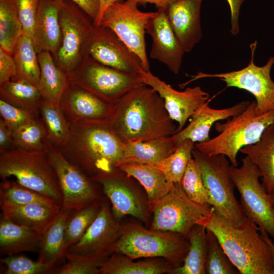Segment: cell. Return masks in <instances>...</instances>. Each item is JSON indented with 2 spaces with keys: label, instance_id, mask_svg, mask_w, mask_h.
<instances>
[{
  "label": "cell",
  "instance_id": "5b68a950",
  "mask_svg": "<svg viewBox=\"0 0 274 274\" xmlns=\"http://www.w3.org/2000/svg\"><path fill=\"white\" fill-rule=\"evenodd\" d=\"M189 247L188 239L183 235L148 230L140 225L128 223L122 225L120 237L108 250L132 259L163 258L175 268L182 264Z\"/></svg>",
  "mask_w": 274,
  "mask_h": 274
},
{
  "label": "cell",
  "instance_id": "5bb4252c",
  "mask_svg": "<svg viewBox=\"0 0 274 274\" xmlns=\"http://www.w3.org/2000/svg\"><path fill=\"white\" fill-rule=\"evenodd\" d=\"M256 46L252 48V59L245 67L236 71L220 74H206L198 72L192 79L180 85L184 88L189 83L206 78H217L224 81L227 87L245 90L255 98L256 112L261 115L274 110V82L270 78V71L274 64V57L269 58L263 66L254 63L253 55Z\"/></svg>",
  "mask_w": 274,
  "mask_h": 274
},
{
  "label": "cell",
  "instance_id": "f1b7e54d",
  "mask_svg": "<svg viewBox=\"0 0 274 274\" xmlns=\"http://www.w3.org/2000/svg\"><path fill=\"white\" fill-rule=\"evenodd\" d=\"M239 151L257 166L262 183L270 193L274 189V124L264 130L258 142L242 148Z\"/></svg>",
  "mask_w": 274,
  "mask_h": 274
},
{
  "label": "cell",
  "instance_id": "f5cc1de1",
  "mask_svg": "<svg viewBox=\"0 0 274 274\" xmlns=\"http://www.w3.org/2000/svg\"><path fill=\"white\" fill-rule=\"evenodd\" d=\"M139 4H152L157 8H165L174 0H134Z\"/></svg>",
  "mask_w": 274,
  "mask_h": 274
},
{
  "label": "cell",
  "instance_id": "ee69618b",
  "mask_svg": "<svg viewBox=\"0 0 274 274\" xmlns=\"http://www.w3.org/2000/svg\"><path fill=\"white\" fill-rule=\"evenodd\" d=\"M5 274H45L57 272V265L36 261L23 256L8 255L1 259Z\"/></svg>",
  "mask_w": 274,
  "mask_h": 274
},
{
  "label": "cell",
  "instance_id": "db71d44e",
  "mask_svg": "<svg viewBox=\"0 0 274 274\" xmlns=\"http://www.w3.org/2000/svg\"><path fill=\"white\" fill-rule=\"evenodd\" d=\"M259 231L260 232V234L262 237L265 241V242L268 245L270 248V252L271 254L272 263L274 266V243L270 239L269 237V235L267 233V232L265 231H264L263 229H259Z\"/></svg>",
  "mask_w": 274,
  "mask_h": 274
},
{
  "label": "cell",
  "instance_id": "74e56055",
  "mask_svg": "<svg viewBox=\"0 0 274 274\" xmlns=\"http://www.w3.org/2000/svg\"><path fill=\"white\" fill-rule=\"evenodd\" d=\"M102 200L72 211L65 227V253L67 249L77 244L97 216Z\"/></svg>",
  "mask_w": 274,
  "mask_h": 274
},
{
  "label": "cell",
  "instance_id": "e0dca14e",
  "mask_svg": "<svg viewBox=\"0 0 274 274\" xmlns=\"http://www.w3.org/2000/svg\"><path fill=\"white\" fill-rule=\"evenodd\" d=\"M87 54L100 63L125 72L139 74L140 58L111 29L93 23Z\"/></svg>",
  "mask_w": 274,
  "mask_h": 274
},
{
  "label": "cell",
  "instance_id": "816d5d0a",
  "mask_svg": "<svg viewBox=\"0 0 274 274\" xmlns=\"http://www.w3.org/2000/svg\"><path fill=\"white\" fill-rule=\"evenodd\" d=\"M119 0H99V10L97 18L94 22L96 25H99L102 16L106 9L112 4Z\"/></svg>",
  "mask_w": 274,
  "mask_h": 274
},
{
  "label": "cell",
  "instance_id": "d590c367",
  "mask_svg": "<svg viewBox=\"0 0 274 274\" xmlns=\"http://www.w3.org/2000/svg\"><path fill=\"white\" fill-rule=\"evenodd\" d=\"M22 35L15 0H0V47L12 55Z\"/></svg>",
  "mask_w": 274,
  "mask_h": 274
},
{
  "label": "cell",
  "instance_id": "2e32d148",
  "mask_svg": "<svg viewBox=\"0 0 274 274\" xmlns=\"http://www.w3.org/2000/svg\"><path fill=\"white\" fill-rule=\"evenodd\" d=\"M139 74L142 82L154 89L162 98L170 117L178 122L176 133L183 129L188 119L208 101L209 94L199 86L179 91L150 71L142 70Z\"/></svg>",
  "mask_w": 274,
  "mask_h": 274
},
{
  "label": "cell",
  "instance_id": "f907efd6",
  "mask_svg": "<svg viewBox=\"0 0 274 274\" xmlns=\"http://www.w3.org/2000/svg\"><path fill=\"white\" fill-rule=\"evenodd\" d=\"M228 2L231 14L230 32L233 36L239 31V16L241 6L245 0H226Z\"/></svg>",
  "mask_w": 274,
  "mask_h": 274
},
{
  "label": "cell",
  "instance_id": "7a4b0ae2",
  "mask_svg": "<svg viewBox=\"0 0 274 274\" xmlns=\"http://www.w3.org/2000/svg\"><path fill=\"white\" fill-rule=\"evenodd\" d=\"M124 146L106 119L70 124L69 138L58 149L91 178L119 169L123 162Z\"/></svg>",
  "mask_w": 274,
  "mask_h": 274
},
{
  "label": "cell",
  "instance_id": "4dcf8cb0",
  "mask_svg": "<svg viewBox=\"0 0 274 274\" xmlns=\"http://www.w3.org/2000/svg\"><path fill=\"white\" fill-rule=\"evenodd\" d=\"M72 211L61 209L54 221L42 234L37 260L44 263L58 265L64 257L65 227Z\"/></svg>",
  "mask_w": 274,
  "mask_h": 274
},
{
  "label": "cell",
  "instance_id": "52a82bcc",
  "mask_svg": "<svg viewBox=\"0 0 274 274\" xmlns=\"http://www.w3.org/2000/svg\"><path fill=\"white\" fill-rule=\"evenodd\" d=\"M192 156L199 166L214 211L232 224L241 225L246 215L234 193L229 160L224 155H209L195 148Z\"/></svg>",
  "mask_w": 274,
  "mask_h": 274
},
{
  "label": "cell",
  "instance_id": "ab89813d",
  "mask_svg": "<svg viewBox=\"0 0 274 274\" xmlns=\"http://www.w3.org/2000/svg\"><path fill=\"white\" fill-rule=\"evenodd\" d=\"M39 203L49 206L59 204L57 201L24 187L16 180H3L0 185V204L16 205Z\"/></svg>",
  "mask_w": 274,
  "mask_h": 274
},
{
  "label": "cell",
  "instance_id": "7c38bea8",
  "mask_svg": "<svg viewBox=\"0 0 274 274\" xmlns=\"http://www.w3.org/2000/svg\"><path fill=\"white\" fill-rule=\"evenodd\" d=\"M134 0H119L105 10L99 25L113 31L140 58L145 71H150L146 49V27L155 12H143Z\"/></svg>",
  "mask_w": 274,
  "mask_h": 274
},
{
  "label": "cell",
  "instance_id": "6da1fadb",
  "mask_svg": "<svg viewBox=\"0 0 274 274\" xmlns=\"http://www.w3.org/2000/svg\"><path fill=\"white\" fill-rule=\"evenodd\" d=\"M108 120L124 144L170 136L177 128L162 98L145 84L130 90L114 104Z\"/></svg>",
  "mask_w": 274,
  "mask_h": 274
},
{
  "label": "cell",
  "instance_id": "44dd1931",
  "mask_svg": "<svg viewBox=\"0 0 274 274\" xmlns=\"http://www.w3.org/2000/svg\"><path fill=\"white\" fill-rule=\"evenodd\" d=\"M122 225L114 217L110 204L102 200L100 211L81 239L65 252L86 253L108 250L118 239Z\"/></svg>",
  "mask_w": 274,
  "mask_h": 274
},
{
  "label": "cell",
  "instance_id": "4316f807",
  "mask_svg": "<svg viewBox=\"0 0 274 274\" xmlns=\"http://www.w3.org/2000/svg\"><path fill=\"white\" fill-rule=\"evenodd\" d=\"M178 145L172 135L124 144L122 164L138 163L156 166L172 154Z\"/></svg>",
  "mask_w": 274,
  "mask_h": 274
},
{
  "label": "cell",
  "instance_id": "d6a6232c",
  "mask_svg": "<svg viewBox=\"0 0 274 274\" xmlns=\"http://www.w3.org/2000/svg\"><path fill=\"white\" fill-rule=\"evenodd\" d=\"M0 97L13 106L37 112L42 100L38 87L25 79L11 80L0 85Z\"/></svg>",
  "mask_w": 274,
  "mask_h": 274
},
{
  "label": "cell",
  "instance_id": "9f6ffc18",
  "mask_svg": "<svg viewBox=\"0 0 274 274\" xmlns=\"http://www.w3.org/2000/svg\"><path fill=\"white\" fill-rule=\"evenodd\" d=\"M56 1H57L60 3H62L63 1V0H56Z\"/></svg>",
  "mask_w": 274,
  "mask_h": 274
},
{
  "label": "cell",
  "instance_id": "ba28073f",
  "mask_svg": "<svg viewBox=\"0 0 274 274\" xmlns=\"http://www.w3.org/2000/svg\"><path fill=\"white\" fill-rule=\"evenodd\" d=\"M67 77L68 83L79 86L113 105L130 90L144 84L139 74L129 73L108 66L88 54Z\"/></svg>",
  "mask_w": 274,
  "mask_h": 274
},
{
  "label": "cell",
  "instance_id": "7402d4cb",
  "mask_svg": "<svg viewBox=\"0 0 274 274\" xmlns=\"http://www.w3.org/2000/svg\"><path fill=\"white\" fill-rule=\"evenodd\" d=\"M63 2L40 0L32 39L37 53L46 51L53 56L56 54L61 41L59 14Z\"/></svg>",
  "mask_w": 274,
  "mask_h": 274
},
{
  "label": "cell",
  "instance_id": "e575fe53",
  "mask_svg": "<svg viewBox=\"0 0 274 274\" xmlns=\"http://www.w3.org/2000/svg\"><path fill=\"white\" fill-rule=\"evenodd\" d=\"M39 112L46 129L47 140L56 148H60L69 138L70 123L59 106L42 99Z\"/></svg>",
  "mask_w": 274,
  "mask_h": 274
},
{
  "label": "cell",
  "instance_id": "f6af8a7d",
  "mask_svg": "<svg viewBox=\"0 0 274 274\" xmlns=\"http://www.w3.org/2000/svg\"><path fill=\"white\" fill-rule=\"evenodd\" d=\"M0 114L12 131L40 117V112L17 107L2 99Z\"/></svg>",
  "mask_w": 274,
  "mask_h": 274
},
{
  "label": "cell",
  "instance_id": "ac0fdd59",
  "mask_svg": "<svg viewBox=\"0 0 274 274\" xmlns=\"http://www.w3.org/2000/svg\"><path fill=\"white\" fill-rule=\"evenodd\" d=\"M146 32L152 39L150 57L165 64L173 73L178 74L185 51L169 23L164 8H157L147 22Z\"/></svg>",
  "mask_w": 274,
  "mask_h": 274
},
{
  "label": "cell",
  "instance_id": "d4e9b609",
  "mask_svg": "<svg viewBox=\"0 0 274 274\" xmlns=\"http://www.w3.org/2000/svg\"><path fill=\"white\" fill-rule=\"evenodd\" d=\"M42 234L13 223L2 214L0 220V252L12 255L40 251Z\"/></svg>",
  "mask_w": 274,
  "mask_h": 274
},
{
  "label": "cell",
  "instance_id": "7bdbcfd3",
  "mask_svg": "<svg viewBox=\"0 0 274 274\" xmlns=\"http://www.w3.org/2000/svg\"><path fill=\"white\" fill-rule=\"evenodd\" d=\"M180 184L191 200L202 206L211 207L209 193L203 183L199 166L193 158L189 162Z\"/></svg>",
  "mask_w": 274,
  "mask_h": 274
},
{
  "label": "cell",
  "instance_id": "277c9868",
  "mask_svg": "<svg viewBox=\"0 0 274 274\" xmlns=\"http://www.w3.org/2000/svg\"><path fill=\"white\" fill-rule=\"evenodd\" d=\"M272 124L274 110L257 115L256 102L253 100L241 114L227 122H216L215 128L219 134L207 142L195 143L194 148L209 155H224L232 165L237 166L238 152L258 142L264 130Z\"/></svg>",
  "mask_w": 274,
  "mask_h": 274
},
{
  "label": "cell",
  "instance_id": "f35d334b",
  "mask_svg": "<svg viewBox=\"0 0 274 274\" xmlns=\"http://www.w3.org/2000/svg\"><path fill=\"white\" fill-rule=\"evenodd\" d=\"M195 143L189 139L180 142L175 151L157 166L172 183H180L190 159Z\"/></svg>",
  "mask_w": 274,
  "mask_h": 274
},
{
  "label": "cell",
  "instance_id": "b9f144b4",
  "mask_svg": "<svg viewBox=\"0 0 274 274\" xmlns=\"http://www.w3.org/2000/svg\"><path fill=\"white\" fill-rule=\"evenodd\" d=\"M207 256L206 273L207 274H236L239 272L222 249L215 234L206 229Z\"/></svg>",
  "mask_w": 274,
  "mask_h": 274
},
{
  "label": "cell",
  "instance_id": "c3c4849f",
  "mask_svg": "<svg viewBox=\"0 0 274 274\" xmlns=\"http://www.w3.org/2000/svg\"><path fill=\"white\" fill-rule=\"evenodd\" d=\"M79 7L94 22L99 10V0H70Z\"/></svg>",
  "mask_w": 274,
  "mask_h": 274
},
{
  "label": "cell",
  "instance_id": "30bf717a",
  "mask_svg": "<svg viewBox=\"0 0 274 274\" xmlns=\"http://www.w3.org/2000/svg\"><path fill=\"white\" fill-rule=\"evenodd\" d=\"M212 208L192 201L180 183H174L170 191L152 210L153 217L150 229L176 233L187 237L192 227L200 224Z\"/></svg>",
  "mask_w": 274,
  "mask_h": 274
},
{
  "label": "cell",
  "instance_id": "603a6c76",
  "mask_svg": "<svg viewBox=\"0 0 274 274\" xmlns=\"http://www.w3.org/2000/svg\"><path fill=\"white\" fill-rule=\"evenodd\" d=\"M207 101L192 117L191 121L185 128L172 135L178 145L182 141L189 139L197 143L209 141V133L213 125L219 120L227 119L241 114L250 102L242 101L232 107L215 109L211 108Z\"/></svg>",
  "mask_w": 274,
  "mask_h": 274
},
{
  "label": "cell",
  "instance_id": "3957f363",
  "mask_svg": "<svg viewBox=\"0 0 274 274\" xmlns=\"http://www.w3.org/2000/svg\"><path fill=\"white\" fill-rule=\"evenodd\" d=\"M199 225L212 231L224 251L241 274H274L268 245L259 234L258 226L246 216L235 225L216 213L213 208Z\"/></svg>",
  "mask_w": 274,
  "mask_h": 274
},
{
  "label": "cell",
  "instance_id": "60d3db41",
  "mask_svg": "<svg viewBox=\"0 0 274 274\" xmlns=\"http://www.w3.org/2000/svg\"><path fill=\"white\" fill-rule=\"evenodd\" d=\"M14 148L26 151H44L46 132L41 117L12 131Z\"/></svg>",
  "mask_w": 274,
  "mask_h": 274
},
{
  "label": "cell",
  "instance_id": "836d02e7",
  "mask_svg": "<svg viewBox=\"0 0 274 274\" xmlns=\"http://www.w3.org/2000/svg\"><path fill=\"white\" fill-rule=\"evenodd\" d=\"M12 56L16 68V75L12 80L25 79L37 86L40 68L32 39L22 35L15 46Z\"/></svg>",
  "mask_w": 274,
  "mask_h": 274
},
{
  "label": "cell",
  "instance_id": "8d00e7d4",
  "mask_svg": "<svg viewBox=\"0 0 274 274\" xmlns=\"http://www.w3.org/2000/svg\"><path fill=\"white\" fill-rule=\"evenodd\" d=\"M109 250L86 253L65 252L67 262L59 268L58 274H99L102 263L111 255Z\"/></svg>",
  "mask_w": 274,
  "mask_h": 274
},
{
  "label": "cell",
  "instance_id": "ffe728a7",
  "mask_svg": "<svg viewBox=\"0 0 274 274\" xmlns=\"http://www.w3.org/2000/svg\"><path fill=\"white\" fill-rule=\"evenodd\" d=\"M203 0H174L165 12L185 52L190 51L201 39L200 9Z\"/></svg>",
  "mask_w": 274,
  "mask_h": 274
},
{
  "label": "cell",
  "instance_id": "bcb514c9",
  "mask_svg": "<svg viewBox=\"0 0 274 274\" xmlns=\"http://www.w3.org/2000/svg\"><path fill=\"white\" fill-rule=\"evenodd\" d=\"M22 35L33 39L34 25L40 0H15Z\"/></svg>",
  "mask_w": 274,
  "mask_h": 274
},
{
  "label": "cell",
  "instance_id": "681fc988",
  "mask_svg": "<svg viewBox=\"0 0 274 274\" xmlns=\"http://www.w3.org/2000/svg\"><path fill=\"white\" fill-rule=\"evenodd\" d=\"M12 130L8 126L4 120L0 119V153L14 149L12 138Z\"/></svg>",
  "mask_w": 274,
  "mask_h": 274
},
{
  "label": "cell",
  "instance_id": "83f0119b",
  "mask_svg": "<svg viewBox=\"0 0 274 274\" xmlns=\"http://www.w3.org/2000/svg\"><path fill=\"white\" fill-rule=\"evenodd\" d=\"M40 77L37 87L43 100L59 106L61 96L68 84L67 75L55 63L48 51L38 53Z\"/></svg>",
  "mask_w": 274,
  "mask_h": 274
},
{
  "label": "cell",
  "instance_id": "1f68e13d",
  "mask_svg": "<svg viewBox=\"0 0 274 274\" xmlns=\"http://www.w3.org/2000/svg\"><path fill=\"white\" fill-rule=\"evenodd\" d=\"M206 228L199 224L193 226L187 238L189 247L182 264L174 269L173 274H205L207 256Z\"/></svg>",
  "mask_w": 274,
  "mask_h": 274
},
{
  "label": "cell",
  "instance_id": "4fadbf2b",
  "mask_svg": "<svg viewBox=\"0 0 274 274\" xmlns=\"http://www.w3.org/2000/svg\"><path fill=\"white\" fill-rule=\"evenodd\" d=\"M45 151L59 183L61 209L77 211L104 199L100 185L68 161L47 139Z\"/></svg>",
  "mask_w": 274,
  "mask_h": 274
},
{
  "label": "cell",
  "instance_id": "7dc6e473",
  "mask_svg": "<svg viewBox=\"0 0 274 274\" xmlns=\"http://www.w3.org/2000/svg\"><path fill=\"white\" fill-rule=\"evenodd\" d=\"M16 75V65L12 55L0 47V85L12 80Z\"/></svg>",
  "mask_w": 274,
  "mask_h": 274
},
{
  "label": "cell",
  "instance_id": "f546056e",
  "mask_svg": "<svg viewBox=\"0 0 274 274\" xmlns=\"http://www.w3.org/2000/svg\"><path fill=\"white\" fill-rule=\"evenodd\" d=\"M133 260L123 254L113 253L101 265L99 274L172 273L175 268L166 260Z\"/></svg>",
  "mask_w": 274,
  "mask_h": 274
},
{
  "label": "cell",
  "instance_id": "11a10c76",
  "mask_svg": "<svg viewBox=\"0 0 274 274\" xmlns=\"http://www.w3.org/2000/svg\"><path fill=\"white\" fill-rule=\"evenodd\" d=\"M270 195L271 197V199L272 200V202L274 207V189L272 190V191L270 193Z\"/></svg>",
  "mask_w": 274,
  "mask_h": 274
},
{
  "label": "cell",
  "instance_id": "8fae6325",
  "mask_svg": "<svg viewBox=\"0 0 274 274\" xmlns=\"http://www.w3.org/2000/svg\"><path fill=\"white\" fill-rule=\"evenodd\" d=\"M86 15L70 0H63L59 14L61 41L53 58L56 65L67 76L87 54L93 23Z\"/></svg>",
  "mask_w": 274,
  "mask_h": 274
},
{
  "label": "cell",
  "instance_id": "9c48e42d",
  "mask_svg": "<svg viewBox=\"0 0 274 274\" xmlns=\"http://www.w3.org/2000/svg\"><path fill=\"white\" fill-rule=\"evenodd\" d=\"M242 161L239 167L230 166L240 204L246 216L274 239V207L270 193L260 182L261 173L251 159L246 156Z\"/></svg>",
  "mask_w": 274,
  "mask_h": 274
},
{
  "label": "cell",
  "instance_id": "484cf974",
  "mask_svg": "<svg viewBox=\"0 0 274 274\" xmlns=\"http://www.w3.org/2000/svg\"><path fill=\"white\" fill-rule=\"evenodd\" d=\"M119 169L136 179L144 188L150 212L154 206L172 189L170 182L158 168L145 164L125 163Z\"/></svg>",
  "mask_w": 274,
  "mask_h": 274
},
{
  "label": "cell",
  "instance_id": "9a60e30c",
  "mask_svg": "<svg viewBox=\"0 0 274 274\" xmlns=\"http://www.w3.org/2000/svg\"><path fill=\"white\" fill-rule=\"evenodd\" d=\"M129 177L118 169L90 179L100 185L112 204L111 211L117 220L130 215L145 221L150 212L148 203L140 195Z\"/></svg>",
  "mask_w": 274,
  "mask_h": 274
},
{
  "label": "cell",
  "instance_id": "cb8c5ba5",
  "mask_svg": "<svg viewBox=\"0 0 274 274\" xmlns=\"http://www.w3.org/2000/svg\"><path fill=\"white\" fill-rule=\"evenodd\" d=\"M0 205L1 214L5 218L42 234L54 221L61 209L59 204L49 206L39 203Z\"/></svg>",
  "mask_w": 274,
  "mask_h": 274
},
{
  "label": "cell",
  "instance_id": "d6986e66",
  "mask_svg": "<svg viewBox=\"0 0 274 274\" xmlns=\"http://www.w3.org/2000/svg\"><path fill=\"white\" fill-rule=\"evenodd\" d=\"M113 105L70 83L59 103V108L70 124L81 120L108 119Z\"/></svg>",
  "mask_w": 274,
  "mask_h": 274
},
{
  "label": "cell",
  "instance_id": "8992f818",
  "mask_svg": "<svg viewBox=\"0 0 274 274\" xmlns=\"http://www.w3.org/2000/svg\"><path fill=\"white\" fill-rule=\"evenodd\" d=\"M0 176L3 180L14 177L22 186L62 204L59 183L45 150L14 148L1 153Z\"/></svg>",
  "mask_w": 274,
  "mask_h": 274
}]
</instances>
